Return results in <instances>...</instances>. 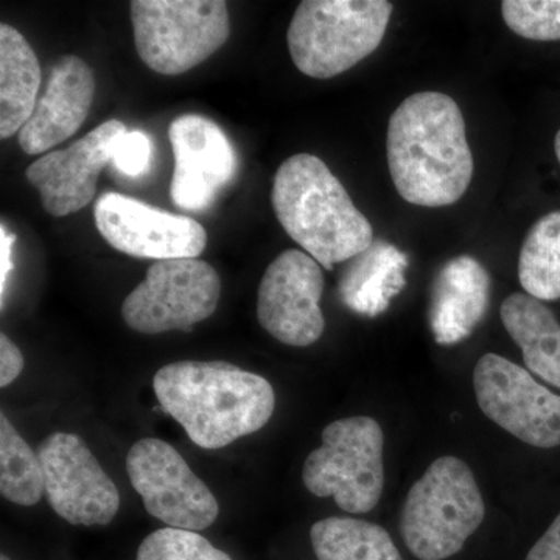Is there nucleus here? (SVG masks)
Masks as SVG:
<instances>
[{
    "label": "nucleus",
    "instance_id": "obj_1",
    "mask_svg": "<svg viewBox=\"0 0 560 560\" xmlns=\"http://www.w3.org/2000/svg\"><path fill=\"white\" fill-rule=\"evenodd\" d=\"M386 154L394 186L410 205H455L474 178L463 110L442 92H418L400 103L389 119Z\"/></svg>",
    "mask_w": 560,
    "mask_h": 560
},
{
    "label": "nucleus",
    "instance_id": "obj_2",
    "mask_svg": "<svg viewBox=\"0 0 560 560\" xmlns=\"http://www.w3.org/2000/svg\"><path fill=\"white\" fill-rule=\"evenodd\" d=\"M153 389L162 410L198 447L217 451L270 422L271 383L226 361H176L156 372Z\"/></svg>",
    "mask_w": 560,
    "mask_h": 560
},
{
    "label": "nucleus",
    "instance_id": "obj_3",
    "mask_svg": "<svg viewBox=\"0 0 560 560\" xmlns=\"http://www.w3.org/2000/svg\"><path fill=\"white\" fill-rule=\"evenodd\" d=\"M271 202L280 226L326 270L374 242L370 220L326 162L313 154H294L280 165Z\"/></svg>",
    "mask_w": 560,
    "mask_h": 560
},
{
    "label": "nucleus",
    "instance_id": "obj_4",
    "mask_svg": "<svg viewBox=\"0 0 560 560\" xmlns=\"http://www.w3.org/2000/svg\"><path fill=\"white\" fill-rule=\"evenodd\" d=\"M486 517L480 486L456 456H441L411 486L400 514V536L419 560L458 555Z\"/></svg>",
    "mask_w": 560,
    "mask_h": 560
},
{
    "label": "nucleus",
    "instance_id": "obj_5",
    "mask_svg": "<svg viewBox=\"0 0 560 560\" xmlns=\"http://www.w3.org/2000/svg\"><path fill=\"white\" fill-rule=\"evenodd\" d=\"M393 10L386 0H304L287 35L291 60L312 79L348 72L378 49Z\"/></svg>",
    "mask_w": 560,
    "mask_h": 560
},
{
    "label": "nucleus",
    "instance_id": "obj_6",
    "mask_svg": "<svg viewBox=\"0 0 560 560\" xmlns=\"http://www.w3.org/2000/svg\"><path fill=\"white\" fill-rule=\"evenodd\" d=\"M323 445L307 456L302 481L319 499L335 500L349 514H368L385 489L381 423L366 416L338 419L320 434Z\"/></svg>",
    "mask_w": 560,
    "mask_h": 560
},
{
    "label": "nucleus",
    "instance_id": "obj_7",
    "mask_svg": "<svg viewBox=\"0 0 560 560\" xmlns=\"http://www.w3.org/2000/svg\"><path fill=\"white\" fill-rule=\"evenodd\" d=\"M130 10L140 60L161 75L197 68L231 35L223 0H135Z\"/></svg>",
    "mask_w": 560,
    "mask_h": 560
},
{
    "label": "nucleus",
    "instance_id": "obj_8",
    "mask_svg": "<svg viewBox=\"0 0 560 560\" xmlns=\"http://www.w3.org/2000/svg\"><path fill=\"white\" fill-rule=\"evenodd\" d=\"M220 291L219 272L208 261H156L121 304V318L139 334L190 331L215 313Z\"/></svg>",
    "mask_w": 560,
    "mask_h": 560
},
{
    "label": "nucleus",
    "instance_id": "obj_9",
    "mask_svg": "<svg viewBox=\"0 0 560 560\" xmlns=\"http://www.w3.org/2000/svg\"><path fill=\"white\" fill-rule=\"evenodd\" d=\"M478 407L501 430L530 447H560V396L528 370L485 353L474 370Z\"/></svg>",
    "mask_w": 560,
    "mask_h": 560
},
{
    "label": "nucleus",
    "instance_id": "obj_10",
    "mask_svg": "<svg viewBox=\"0 0 560 560\" xmlns=\"http://www.w3.org/2000/svg\"><path fill=\"white\" fill-rule=\"evenodd\" d=\"M127 471L147 512L168 528L197 533L219 518L212 490L167 442L156 438L136 442L128 452Z\"/></svg>",
    "mask_w": 560,
    "mask_h": 560
},
{
    "label": "nucleus",
    "instance_id": "obj_11",
    "mask_svg": "<svg viewBox=\"0 0 560 560\" xmlns=\"http://www.w3.org/2000/svg\"><path fill=\"white\" fill-rule=\"evenodd\" d=\"M44 493L51 510L70 525L106 526L116 518L120 495L80 436L50 434L39 445Z\"/></svg>",
    "mask_w": 560,
    "mask_h": 560
},
{
    "label": "nucleus",
    "instance_id": "obj_12",
    "mask_svg": "<svg viewBox=\"0 0 560 560\" xmlns=\"http://www.w3.org/2000/svg\"><path fill=\"white\" fill-rule=\"evenodd\" d=\"M298 249L279 254L265 271L257 293V319L272 338L293 348L315 345L326 330L320 311L324 272Z\"/></svg>",
    "mask_w": 560,
    "mask_h": 560
},
{
    "label": "nucleus",
    "instance_id": "obj_13",
    "mask_svg": "<svg viewBox=\"0 0 560 560\" xmlns=\"http://www.w3.org/2000/svg\"><path fill=\"white\" fill-rule=\"evenodd\" d=\"M94 219L114 249L138 259H197L208 245V232L197 220L114 191L95 202Z\"/></svg>",
    "mask_w": 560,
    "mask_h": 560
},
{
    "label": "nucleus",
    "instance_id": "obj_14",
    "mask_svg": "<svg viewBox=\"0 0 560 560\" xmlns=\"http://www.w3.org/2000/svg\"><path fill=\"white\" fill-rule=\"evenodd\" d=\"M127 131L124 121L108 120L73 142L69 149L44 154L27 168L50 215L66 217L94 200L103 168L113 161L117 139Z\"/></svg>",
    "mask_w": 560,
    "mask_h": 560
},
{
    "label": "nucleus",
    "instance_id": "obj_15",
    "mask_svg": "<svg viewBox=\"0 0 560 560\" xmlns=\"http://www.w3.org/2000/svg\"><path fill=\"white\" fill-rule=\"evenodd\" d=\"M175 172L172 200L180 209L209 208L235 173L234 149L215 121L197 114L176 117L168 127Z\"/></svg>",
    "mask_w": 560,
    "mask_h": 560
},
{
    "label": "nucleus",
    "instance_id": "obj_16",
    "mask_svg": "<svg viewBox=\"0 0 560 560\" xmlns=\"http://www.w3.org/2000/svg\"><path fill=\"white\" fill-rule=\"evenodd\" d=\"M94 95V73L86 61L75 55L58 58L46 92L18 138L24 153L35 156L72 138L86 120Z\"/></svg>",
    "mask_w": 560,
    "mask_h": 560
},
{
    "label": "nucleus",
    "instance_id": "obj_17",
    "mask_svg": "<svg viewBox=\"0 0 560 560\" xmlns=\"http://www.w3.org/2000/svg\"><path fill=\"white\" fill-rule=\"evenodd\" d=\"M488 270L471 256L448 260L431 289L430 326L441 346L469 338L485 319L490 302Z\"/></svg>",
    "mask_w": 560,
    "mask_h": 560
},
{
    "label": "nucleus",
    "instance_id": "obj_18",
    "mask_svg": "<svg viewBox=\"0 0 560 560\" xmlns=\"http://www.w3.org/2000/svg\"><path fill=\"white\" fill-rule=\"evenodd\" d=\"M408 259L397 246L374 241L346 265L338 283L340 300L349 311L377 318L407 285Z\"/></svg>",
    "mask_w": 560,
    "mask_h": 560
},
{
    "label": "nucleus",
    "instance_id": "obj_19",
    "mask_svg": "<svg viewBox=\"0 0 560 560\" xmlns=\"http://www.w3.org/2000/svg\"><path fill=\"white\" fill-rule=\"evenodd\" d=\"M500 316L528 371L560 389V324L551 308L529 294L514 293L501 304Z\"/></svg>",
    "mask_w": 560,
    "mask_h": 560
},
{
    "label": "nucleus",
    "instance_id": "obj_20",
    "mask_svg": "<svg viewBox=\"0 0 560 560\" xmlns=\"http://www.w3.org/2000/svg\"><path fill=\"white\" fill-rule=\"evenodd\" d=\"M43 80L38 57L21 32L0 25V138L21 132L38 103Z\"/></svg>",
    "mask_w": 560,
    "mask_h": 560
},
{
    "label": "nucleus",
    "instance_id": "obj_21",
    "mask_svg": "<svg viewBox=\"0 0 560 560\" xmlns=\"http://www.w3.org/2000/svg\"><path fill=\"white\" fill-rule=\"evenodd\" d=\"M318 560H404L388 530L352 517H329L311 529Z\"/></svg>",
    "mask_w": 560,
    "mask_h": 560
},
{
    "label": "nucleus",
    "instance_id": "obj_22",
    "mask_svg": "<svg viewBox=\"0 0 560 560\" xmlns=\"http://www.w3.org/2000/svg\"><path fill=\"white\" fill-rule=\"evenodd\" d=\"M518 280L536 300H560V210L530 228L518 257Z\"/></svg>",
    "mask_w": 560,
    "mask_h": 560
},
{
    "label": "nucleus",
    "instance_id": "obj_23",
    "mask_svg": "<svg viewBox=\"0 0 560 560\" xmlns=\"http://www.w3.org/2000/svg\"><path fill=\"white\" fill-rule=\"evenodd\" d=\"M0 493L20 506H35L44 493L38 453L22 440L5 415H0Z\"/></svg>",
    "mask_w": 560,
    "mask_h": 560
},
{
    "label": "nucleus",
    "instance_id": "obj_24",
    "mask_svg": "<svg viewBox=\"0 0 560 560\" xmlns=\"http://www.w3.org/2000/svg\"><path fill=\"white\" fill-rule=\"evenodd\" d=\"M136 560H232L195 530L162 528L140 544Z\"/></svg>",
    "mask_w": 560,
    "mask_h": 560
},
{
    "label": "nucleus",
    "instance_id": "obj_25",
    "mask_svg": "<svg viewBox=\"0 0 560 560\" xmlns=\"http://www.w3.org/2000/svg\"><path fill=\"white\" fill-rule=\"evenodd\" d=\"M501 14L522 38L560 40V0H504Z\"/></svg>",
    "mask_w": 560,
    "mask_h": 560
},
{
    "label": "nucleus",
    "instance_id": "obj_26",
    "mask_svg": "<svg viewBox=\"0 0 560 560\" xmlns=\"http://www.w3.org/2000/svg\"><path fill=\"white\" fill-rule=\"evenodd\" d=\"M150 161L151 142L145 132L127 130L117 139L113 156L117 171L136 178L149 171Z\"/></svg>",
    "mask_w": 560,
    "mask_h": 560
},
{
    "label": "nucleus",
    "instance_id": "obj_27",
    "mask_svg": "<svg viewBox=\"0 0 560 560\" xmlns=\"http://www.w3.org/2000/svg\"><path fill=\"white\" fill-rule=\"evenodd\" d=\"M24 370V357L5 334L0 335V386L7 388Z\"/></svg>",
    "mask_w": 560,
    "mask_h": 560
},
{
    "label": "nucleus",
    "instance_id": "obj_28",
    "mask_svg": "<svg viewBox=\"0 0 560 560\" xmlns=\"http://www.w3.org/2000/svg\"><path fill=\"white\" fill-rule=\"evenodd\" d=\"M525 560H560V514L533 545Z\"/></svg>",
    "mask_w": 560,
    "mask_h": 560
},
{
    "label": "nucleus",
    "instance_id": "obj_29",
    "mask_svg": "<svg viewBox=\"0 0 560 560\" xmlns=\"http://www.w3.org/2000/svg\"><path fill=\"white\" fill-rule=\"evenodd\" d=\"M16 242V235L7 230L5 224L0 226V282H2V294L5 291L7 279L10 271L13 270V245Z\"/></svg>",
    "mask_w": 560,
    "mask_h": 560
},
{
    "label": "nucleus",
    "instance_id": "obj_30",
    "mask_svg": "<svg viewBox=\"0 0 560 560\" xmlns=\"http://www.w3.org/2000/svg\"><path fill=\"white\" fill-rule=\"evenodd\" d=\"M555 150H556V156H558V161L560 164V130L558 131V135H556Z\"/></svg>",
    "mask_w": 560,
    "mask_h": 560
},
{
    "label": "nucleus",
    "instance_id": "obj_31",
    "mask_svg": "<svg viewBox=\"0 0 560 560\" xmlns=\"http://www.w3.org/2000/svg\"><path fill=\"white\" fill-rule=\"evenodd\" d=\"M0 560H11V559L9 558V556L2 555V558H0Z\"/></svg>",
    "mask_w": 560,
    "mask_h": 560
}]
</instances>
